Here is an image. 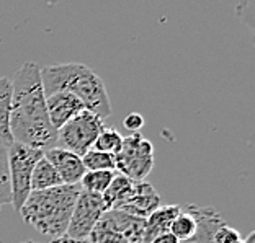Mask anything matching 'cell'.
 Wrapping results in <instances>:
<instances>
[{"instance_id": "7a4b0ae2", "label": "cell", "mask_w": 255, "mask_h": 243, "mask_svg": "<svg viewBox=\"0 0 255 243\" xmlns=\"http://www.w3.org/2000/svg\"><path fill=\"white\" fill-rule=\"evenodd\" d=\"M41 82L46 96L54 91H69L84 103L85 109L103 121L112 116V103L105 83L84 64L67 62L41 67Z\"/></svg>"}, {"instance_id": "e0dca14e", "label": "cell", "mask_w": 255, "mask_h": 243, "mask_svg": "<svg viewBox=\"0 0 255 243\" xmlns=\"http://www.w3.org/2000/svg\"><path fill=\"white\" fill-rule=\"evenodd\" d=\"M115 173H117L115 170H87L79 184L84 191L103 194L112 183Z\"/></svg>"}, {"instance_id": "484cf974", "label": "cell", "mask_w": 255, "mask_h": 243, "mask_svg": "<svg viewBox=\"0 0 255 243\" xmlns=\"http://www.w3.org/2000/svg\"><path fill=\"white\" fill-rule=\"evenodd\" d=\"M239 243H255V232H251L247 239H242Z\"/></svg>"}, {"instance_id": "cb8c5ba5", "label": "cell", "mask_w": 255, "mask_h": 243, "mask_svg": "<svg viewBox=\"0 0 255 243\" xmlns=\"http://www.w3.org/2000/svg\"><path fill=\"white\" fill-rule=\"evenodd\" d=\"M149 243H178V240L173 237L170 232H167V234H160L157 235L155 239H152Z\"/></svg>"}, {"instance_id": "7c38bea8", "label": "cell", "mask_w": 255, "mask_h": 243, "mask_svg": "<svg viewBox=\"0 0 255 243\" xmlns=\"http://www.w3.org/2000/svg\"><path fill=\"white\" fill-rule=\"evenodd\" d=\"M188 211L193 214L196 221V230L188 240L178 243H214V234L224 224L221 214L211 206L198 207L191 204L188 206Z\"/></svg>"}, {"instance_id": "9a60e30c", "label": "cell", "mask_w": 255, "mask_h": 243, "mask_svg": "<svg viewBox=\"0 0 255 243\" xmlns=\"http://www.w3.org/2000/svg\"><path fill=\"white\" fill-rule=\"evenodd\" d=\"M134 183L131 178H128L121 173H115L110 186L105 189V193L102 194L103 204H105V209H120V206L129 198L132 193V188H134Z\"/></svg>"}, {"instance_id": "d6986e66", "label": "cell", "mask_w": 255, "mask_h": 243, "mask_svg": "<svg viewBox=\"0 0 255 243\" xmlns=\"http://www.w3.org/2000/svg\"><path fill=\"white\" fill-rule=\"evenodd\" d=\"M196 230V221L188 209L180 211V214L173 219V222L170 225V234L175 237L178 242L188 240Z\"/></svg>"}, {"instance_id": "7402d4cb", "label": "cell", "mask_w": 255, "mask_h": 243, "mask_svg": "<svg viewBox=\"0 0 255 243\" xmlns=\"http://www.w3.org/2000/svg\"><path fill=\"white\" fill-rule=\"evenodd\" d=\"M242 240V235L239 234V230H236L234 227L223 224L221 227L216 230L214 234V243H239Z\"/></svg>"}, {"instance_id": "4316f807", "label": "cell", "mask_w": 255, "mask_h": 243, "mask_svg": "<svg viewBox=\"0 0 255 243\" xmlns=\"http://www.w3.org/2000/svg\"><path fill=\"white\" fill-rule=\"evenodd\" d=\"M23 243H38V242H23Z\"/></svg>"}, {"instance_id": "4fadbf2b", "label": "cell", "mask_w": 255, "mask_h": 243, "mask_svg": "<svg viewBox=\"0 0 255 243\" xmlns=\"http://www.w3.org/2000/svg\"><path fill=\"white\" fill-rule=\"evenodd\" d=\"M182 207L178 204L172 206H160L157 207L150 216L144 221V230H142V243H149L152 239H155L160 234L170 232V225Z\"/></svg>"}, {"instance_id": "2e32d148", "label": "cell", "mask_w": 255, "mask_h": 243, "mask_svg": "<svg viewBox=\"0 0 255 243\" xmlns=\"http://www.w3.org/2000/svg\"><path fill=\"white\" fill-rule=\"evenodd\" d=\"M64 184L59 173L56 171L53 163L44 157L39 159L36 162L33 168V175H31V191H41V189H48V188H54Z\"/></svg>"}, {"instance_id": "30bf717a", "label": "cell", "mask_w": 255, "mask_h": 243, "mask_svg": "<svg viewBox=\"0 0 255 243\" xmlns=\"http://www.w3.org/2000/svg\"><path fill=\"white\" fill-rule=\"evenodd\" d=\"M46 109H48L51 124L57 131L67 121L82 113L85 106L77 96H74L69 91H54V93L46 96Z\"/></svg>"}, {"instance_id": "52a82bcc", "label": "cell", "mask_w": 255, "mask_h": 243, "mask_svg": "<svg viewBox=\"0 0 255 243\" xmlns=\"http://www.w3.org/2000/svg\"><path fill=\"white\" fill-rule=\"evenodd\" d=\"M105 129V123L89 109H84L77 116L67 121L57 129L56 147L66 149L69 152L77 154L79 157L94 147L95 139Z\"/></svg>"}, {"instance_id": "5bb4252c", "label": "cell", "mask_w": 255, "mask_h": 243, "mask_svg": "<svg viewBox=\"0 0 255 243\" xmlns=\"http://www.w3.org/2000/svg\"><path fill=\"white\" fill-rule=\"evenodd\" d=\"M11 79L0 77V146L8 147L13 144L10 132V111H11Z\"/></svg>"}, {"instance_id": "ffe728a7", "label": "cell", "mask_w": 255, "mask_h": 243, "mask_svg": "<svg viewBox=\"0 0 255 243\" xmlns=\"http://www.w3.org/2000/svg\"><path fill=\"white\" fill-rule=\"evenodd\" d=\"M82 162L85 170H115V155L95 149L87 150L82 155Z\"/></svg>"}, {"instance_id": "9c48e42d", "label": "cell", "mask_w": 255, "mask_h": 243, "mask_svg": "<svg viewBox=\"0 0 255 243\" xmlns=\"http://www.w3.org/2000/svg\"><path fill=\"white\" fill-rule=\"evenodd\" d=\"M157 207H160V196L152 184H149L147 181H136L131 196L117 211H123L134 217L147 219Z\"/></svg>"}, {"instance_id": "44dd1931", "label": "cell", "mask_w": 255, "mask_h": 243, "mask_svg": "<svg viewBox=\"0 0 255 243\" xmlns=\"http://www.w3.org/2000/svg\"><path fill=\"white\" fill-rule=\"evenodd\" d=\"M11 204V188L8 173V154L7 147L0 146V209Z\"/></svg>"}, {"instance_id": "ac0fdd59", "label": "cell", "mask_w": 255, "mask_h": 243, "mask_svg": "<svg viewBox=\"0 0 255 243\" xmlns=\"http://www.w3.org/2000/svg\"><path fill=\"white\" fill-rule=\"evenodd\" d=\"M121 146H123V136H121L115 127H105L95 139L94 147L92 149L117 155L121 150Z\"/></svg>"}, {"instance_id": "ba28073f", "label": "cell", "mask_w": 255, "mask_h": 243, "mask_svg": "<svg viewBox=\"0 0 255 243\" xmlns=\"http://www.w3.org/2000/svg\"><path fill=\"white\" fill-rule=\"evenodd\" d=\"M105 204H103L102 194L89 193V191H80L77 201H75L71 221H69L66 235L71 239L84 240L89 237L92 229L95 227L98 219L105 212Z\"/></svg>"}, {"instance_id": "6da1fadb", "label": "cell", "mask_w": 255, "mask_h": 243, "mask_svg": "<svg viewBox=\"0 0 255 243\" xmlns=\"http://www.w3.org/2000/svg\"><path fill=\"white\" fill-rule=\"evenodd\" d=\"M11 86L10 132L13 142L43 152L56 147L57 131L51 124L46 109L41 67L36 62H25L11 79Z\"/></svg>"}, {"instance_id": "5b68a950", "label": "cell", "mask_w": 255, "mask_h": 243, "mask_svg": "<svg viewBox=\"0 0 255 243\" xmlns=\"http://www.w3.org/2000/svg\"><path fill=\"white\" fill-rule=\"evenodd\" d=\"M8 173L11 188V206L18 212L28 194L31 193V175L36 162L43 157V150L33 149L25 144L13 142L7 147Z\"/></svg>"}, {"instance_id": "8992f818", "label": "cell", "mask_w": 255, "mask_h": 243, "mask_svg": "<svg viewBox=\"0 0 255 243\" xmlns=\"http://www.w3.org/2000/svg\"><path fill=\"white\" fill-rule=\"evenodd\" d=\"M154 168V147L141 132H132L123 137L121 150L115 155V170L131 178L132 181H144Z\"/></svg>"}, {"instance_id": "3957f363", "label": "cell", "mask_w": 255, "mask_h": 243, "mask_svg": "<svg viewBox=\"0 0 255 243\" xmlns=\"http://www.w3.org/2000/svg\"><path fill=\"white\" fill-rule=\"evenodd\" d=\"M80 191V184H59L54 188L31 191L18 214L23 222L36 232L59 239L66 235Z\"/></svg>"}, {"instance_id": "83f0119b", "label": "cell", "mask_w": 255, "mask_h": 243, "mask_svg": "<svg viewBox=\"0 0 255 243\" xmlns=\"http://www.w3.org/2000/svg\"><path fill=\"white\" fill-rule=\"evenodd\" d=\"M0 243H3V242H2V240H0Z\"/></svg>"}, {"instance_id": "8fae6325", "label": "cell", "mask_w": 255, "mask_h": 243, "mask_svg": "<svg viewBox=\"0 0 255 243\" xmlns=\"http://www.w3.org/2000/svg\"><path fill=\"white\" fill-rule=\"evenodd\" d=\"M44 157L53 163L64 184H79L87 171L82 157H79L74 152H69L66 149L61 147L48 149L44 150Z\"/></svg>"}, {"instance_id": "277c9868", "label": "cell", "mask_w": 255, "mask_h": 243, "mask_svg": "<svg viewBox=\"0 0 255 243\" xmlns=\"http://www.w3.org/2000/svg\"><path fill=\"white\" fill-rule=\"evenodd\" d=\"M144 221L146 219L123 211H105L87 240L90 243H142Z\"/></svg>"}, {"instance_id": "d4e9b609", "label": "cell", "mask_w": 255, "mask_h": 243, "mask_svg": "<svg viewBox=\"0 0 255 243\" xmlns=\"http://www.w3.org/2000/svg\"><path fill=\"white\" fill-rule=\"evenodd\" d=\"M51 243H90V242L87 239L77 240V239H71V237H67V235H62V237H59V239H53Z\"/></svg>"}, {"instance_id": "603a6c76", "label": "cell", "mask_w": 255, "mask_h": 243, "mask_svg": "<svg viewBox=\"0 0 255 243\" xmlns=\"http://www.w3.org/2000/svg\"><path fill=\"white\" fill-rule=\"evenodd\" d=\"M123 124H125V127L128 131L139 132V129H142V127H144V118H142V114H139V113H129L125 118Z\"/></svg>"}]
</instances>
